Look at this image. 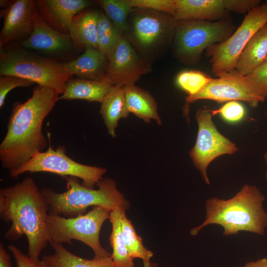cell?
Segmentation results:
<instances>
[{"mask_svg":"<svg viewBox=\"0 0 267 267\" xmlns=\"http://www.w3.org/2000/svg\"><path fill=\"white\" fill-rule=\"evenodd\" d=\"M100 11L83 10L73 18L69 34L77 48H97V28Z\"/></svg>","mask_w":267,"mask_h":267,"instance_id":"21","label":"cell"},{"mask_svg":"<svg viewBox=\"0 0 267 267\" xmlns=\"http://www.w3.org/2000/svg\"><path fill=\"white\" fill-rule=\"evenodd\" d=\"M264 158L265 163L267 164V151L264 154ZM265 176L266 178H267V170L266 172Z\"/></svg>","mask_w":267,"mask_h":267,"instance_id":"40","label":"cell"},{"mask_svg":"<svg viewBox=\"0 0 267 267\" xmlns=\"http://www.w3.org/2000/svg\"><path fill=\"white\" fill-rule=\"evenodd\" d=\"M266 24L267 0L247 13L240 25L225 41L207 49L216 76L235 70L239 57L249 41Z\"/></svg>","mask_w":267,"mask_h":267,"instance_id":"9","label":"cell"},{"mask_svg":"<svg viewBox=\"0 0 267 267\" xmlns=\"http://www.w3.org/2000/svg\"><path fill=\"white\" fill-rule=\"evenodd\" d=\"M39 14L50 27L69 34L73 18L91 4L87 0H38Z\"/></svg>","mask_w":267,"mask_h":267,"instance_id":"16","label":"cell"},{"mask_svg":"<svg viewBox=\"0 0 267 267\" xmlns=\"http://www.w3.org/2000/svg\"><path fill=\"white\" fill-rule=\"evenodd\" d=\"M110 212L95 206L88 213L72 218L49 213L46 221L48 242L67 243L72 245V240H77L92 249L94 258L110 257L111 254L100 243L99 233L103 223L109 219Z\"/></svg>","mask_w":267,"mask_h":267,"instance_id":"6","label":"cell"},{"mask_svg":"<svg viewBox=\"0 0 267 267\" xmlns=\"http://www.w3.org/2000/svg\"><path fill=\"white\" fill-rule=\"evenodd\" d=\"M59 94L53 89L38 85L27 100L13 103L7 131L0 144L1 165L9 174L48 145V138L42 131L43 124L59 100Z\"/></svg>","mask_w":267,"mask_h":267,"instance_id":"1","label":"cell"},{"mask_svg":"<svg viewBox=\"0 0 267 267\" xmlns=\"http://www.w3.org/2000/svg\"><path fill=\"white\" fill-rule=\"evenodd\" d=\"M49 243L54 253L44 256L41 261L48 267H116L111 256L88 260L72 254L62 244Z\"/></svg>","mask_w":267,"mask_h":267,"instance_id":"24","label":"cell"},{"mask_svg":"<svg viewBox=\"0 0 267 267\" xmlns=\"http://www.w3.org/2000/svg\"><path fill=\"white\" fill-rule=\"evenodd\" d=\"M8 250L11 253L16 263V267H41L40 261L36 262L28 255L23 253L16 246L10 244Z\"/></svg>","mask_w":267,"mask_h":267,"instance_id":"35","label":"cell"},{"mask_svg":"<svg viewBox=\"0 0 267 267\" xmlns=\"http://www.w3.org/2000/svg\"><path fill=\"white\" fill-rule=\"evenodd\" d=\"M234 29L233 22L228 18L213 22L177 21L175 25L177 53L184 62L196 63L205 49L225 41Z\"/></svg>","mask_w":267,"mask_h":267,"instance_id":"7","label":"cell"},{"mask_svg":"<svg viewBox=\"0 0 267 267\" xmlns=\"http://www.w3.org/2000/svg\"><path fill=\"white\" fill-rule=\"evenodd\" d=\"M211 109H199L195 119L198 130L196 142L189 152L192 161L199 171L205 182L210 185L207 169L216 158L225 154L235 153L236 144L222 135L217 129Z\"/></svg>","mask_w":267,"mask_h":267,"instance_id":"10","label":"cell"},{"mask_svg":"<svg viewBox=\"0 0 267 267\" xmlns=\"http://www.w3.org/2000/svg\"><path fill=\"white\" fill-rule=\"evenodd\" d=\"M265 196L255 185H243L228 199L213 197L205 203L204 222L191 229L196 235L203 228L210 224L222 227L223 234L229 236L241 231L264 235L267 227V212L263 207Z\"/></svg>","mask_w":267,"mask_h":267,"instance_id":"3","label":"cell"},{"mask_svg":"<svg viewBox=\"0 0 267 267\" xmlns=\"http://www.w3.org/2000/svg\"><path fill=\"white\" fill-rule=\"evenodd\" d=\"M212 79V77L200 71L189 70L179 73L176 81L182 90L189 96H191L198 93Z\"/></svg>","mask_w":267,"mask_h":267,"instance_id":"29","label":"cell"},{"mask_svg":"<svg viewBox=\"0 0 267 267\" xmlns=\"http://www.w3.org/2000/svg\"><path fill=\"white\" fill-rule=\"evenodd\" d=\"M97 2L123 35L128 29L127 18L133 8L130 0H100Z\"/></svg>","mask_w":267,"mask_h":267,"instance_id":"27","label":"cell"},{"mask_svg":"<svg viewBox=\"0 0 267 267\" xmlns=\"http://www.w3.org/2000/svg\"><path fill=\"white\" fill-rule=\"evenodd\" d=\"M143 262V267H157V265L156 264L152 263L149 262Z\"/></svg>","mask_w":267,"mask_h":267,"instance_id":"38","label":"cell"},{"mask_svg":"<svg viewBox=\"0 0 267 267\" xmlns=\"http://www.w3.org/2000/svg\"><path fill=\"white\" fill-rule=\"evenodd\" d=\"M113 86L107 79L93 81L71 78L66 82L64 91L59 100L83 99L101 103Z\"/></svg>","mask_w":267,"mask_h":267,"instance_id":"19","label":"cell"},{"mask_svg":"<svg viewBox=\"0 0 267 267\" xmlns=\"http://www.w3.org/2000/svg\"><path fill=\"white\" fill-rule=\"evenodd\" d=\"M40 265H41V267H48L45 264H44L41 261H40Z\"/></svg>","mask_w":267,"mask_h":267,"instance_id":"41","label":"cell"},{"mask_svg":"<svg viewBox=\"0 0 267 267\" xmlns=\"http://www.w3.org/2000/svg\"><path fill=\"white\" fill-rule=\"evenodd\" d=\"M265 62H267V57L266 58V61Z\"/></svg>","mask_w":267,"mask_h":267,"instance_id":"42","label":"cell"},{"mask_svg":"<svg viewBox=\"0 0 267 267\" xmlns=\"http://www.w3.org/2000/svg\"><path fill=\"white\" fill-rule=\"evenodd\" d=\"M106 79L113 86L134 85L149 71V65L137 54L130 43L123 36L107 56Z\"/></svg>","mask_w":267,"mask_h":267,"instance_id":"12","label":"cell"},{"mask_svg":"<svg viewBox=\"0 0 267 267\" xmlns=\"http://www.w3.org/2000/svg\"><path fill=\"white\" fill-rule=\"evenodd\" d=\"M125 100L129 113L149 123L151 119L162 125L157 103L154 97L147 91L134 85L124 87Z\"/></svg>","mask_w":267,"mask_h":267,"instance_id":"22","label":"cell"},{"mask_svg":"<svg viewBox=\"0 0 267 267\" xmlns=\"http://www.w3.org/2000/svg\"><path fill=\"white\" fill-rule=\"evenodd\" d=\"M38 13L36 0H10L0 10L4 21L0 33V46L26 40L33 31Z\"/></svg>","mask_w":267,"mask_h":267,"instance_id":"13","label":"cell"},{"mask_svg":"<svg viewBox=\"0 0 267 267\" xmlns=\"http://www.w3.org/2000/svg\"><path fill=\"white\" fill-rule=\"evenodd\" d=\"M242 267H267V258L249 261Z\"/></svg>","mask_w":267,"mask_h":267,"instance_id":"37","label":"cell"},{"mask_svg":"<svg viewBox=\"0 0 267 267\" xmlns=\"http://www.w3.org/2000/svg\"><path fill=\"white\" fill-rule=\"evenodd\" d=\"M124 211L117 209L110 213L109 219L112 224V232L109 240L113 251L111 258L116 267H134V259L128 252L121 228Z\"/></svg>","mask_w":267,"mask_h":267,"instance_id":"25","label":"cell"},{"mask_svg":"<svg viewBox=\"0 0 267 267\" xmlns=\"http://www.w3.org/2000/svg\"><path fill=\"white\" fill-rule=\"evenodd\" d=\"M122 213L121 228L124 239L128 252L133 258L141 259L143 261L149 262L153 253L147 249L142 244L141 238L137 235L131 221Z\"/></svg>","mask_w":267,"mask_h":267,"instance_id":"26","label":"cell"},{"mask_svg":"<svg viewBox=\"0 0 267 267\" xmlns=\"http://www.w3.org/2000/svg\"><path fill=\"white\" fill-rule=\"evenodd\" d=\"M122 36L111 21L101 10L97 28L98 49L107 56Z\"/></svg>","mask_w":267,"mask_h":267,"instance_id":"28","label":"cell"},{"mask_svg":"<svg viewBox=\"0 0 267 267\" xmlns=\"http://www.w3.org/2000/svg\"><path fill=\"white\" fill-rule=\"evenodd\" d=\"M10 0H0V6L2 8L6 7L9 4Z\"/></svg>","mask_w":267,"mask_h":267,"instance_id":"39","label":"cell"},{"mask_svg":"<svg viewBox=\"0 0 267 267\" xmlns=\"http://www.w3.org/2000/svg\"><path fill=\"white\" fill-rule=\"evenodd\" d=\"M67 190L59 193L48 187L41 189L49 207V213L68 218L86 213L90 206H99L110 211L117 209L128 210L129 202L117 187L116 182L110 178L101 179L97 189L85 186L79 178L65 177Z\"/></svg>","mask_w":267,"mask_h":267,"instance_id":"4","label":"cell"},{"mask_svg":"<svg viewBox=\"0 0 267 267\" xmlns=\"http://www.w3.org/2000/svg\"><path fill=\"white\" fill-rule=\"evenodd\" d=\"M226 9L236 13H247L262 4L260 0H224Z\"/></svg>","mask_w":267,"mask_h":267,"instance_id":"33","label":"cell"},{"mask_svg":"<svg viewBox=\"0 0 267 267\" xmlns=\"http://www.w3.org/2000/svg\"><path fill=\"white\" fill-rule=\"evenodd\" d=\"M107 56L98 49L87 47L77 58L63 62L64 68L79 78L93 81L106 80Z\"/></svg>","mask_w":267,"mask_h":267,"instance_id":"18","label":"cell"},{"mask_svg":"<svg viewBox=\"0 0 267 267\" xmlns=\"http://www.w3.org/2000/svg\"><path fill=\"white\" fill-rule=\"evenodd\" d=\"M246 76L267 97V62Z\"/></svg>","mask_w":267,"mask_h":267,"instance_id":"34","label":"cell"},{"mask_svg":"<svg viewBox=\"0 0 267 267\" xmlns=\"http://www.w3.org/2000/svg\"><path fill=\"white\" fill-rule=\"evenodd\" d=\"M49 207L35 180L30 177L0 189V218L11 222L4 237L16 241L25 235L28 255L36 262L48 242L46 218Z\"/></svg>","mask_w":267,"mask_h":267,"instance_id":"2","label":"cell"},{"mask_svg":"<svg viewBox=\"0 0 267 267\" xmlns=\"http://www.w3.org/2000/svg\"><path fill=\"white\" fill-rule=\"evenodd\" d=\"M132 22V33L138 47L153 48L160 44L175 29L172 15L149 9H140Z\"/></svg>","mask_w":267,"mask_h":267,"instance_id":"14","label":"cell"},{"mask_svg":"<svg viewBox=\"0 0 267 267\" xmlns=\"http://www.w3.org/2000/svg\"><path fill=\"white\" fill-rule=\"evenodd\" d=\"M212 115L220 114L221 117L228 123H236L242 120L246 115L244 106L237 101L227 102L221 107L211 110Z\"/></svg>","mask_w":267,"mask_h":267,"instance_id":"31","label":"cell"},{"mask_svg":"<svg viewBox=\"0 0 267 267\" xmlns=\"http://www.w3.org/2000/svg\"><path fill=\"white\" fill-rule=\"evenodd\" d=\"M267 57V24L249 41L237 60L235 70L246 76L263 64Z\"/></svg>","mask_w":267,"mask_h":267,"instance_id":"20","label":"cell"},{"mask_svg":"<svg viewBox=\"0 0 267 267\" xmlns=\"http://www.w3.org/2000/svg\"><path fill=\"white\" fill-rule=\"evenodd\" d=\"M133 8L149 9L173 16L176 11V0H130Z\"/></svg>","mask_w":267,"mask_h":267,"instance_id":"30","label":"cell"},{"mask_svg":"<svg viewBox=\"0 0 267 267\" xmlns=\"http://www.w3.org/2000/svg\"><path fill=\"white\" fill-rule=\"evenodd\" d=\"M99 112L108 134L115 137V130L119 121L127 118L130 114L126 102L124 87H112L101 102Z\"/></svg>","mask_w":267,"mask_h":267,"instance_id":"23","label":"cell"},{"mask_svg":"<svg viewBox=\"0 0 267 267\" xmlns=\"http://www.w3.org/2000/svg\"><path fill=\"white\" fill-rule=\"evenodd\" d=\"M224 0H176V21L220 20L228 18Z\"/></svg>","mask_w":267,"mask_h":267,"instance_id":"17","label":"cell"},{"mask_svg":"<svg viewBox=\"0 0 267 267\" xmlns=\"http://www.w3.org/2000/svg\"><path fill=\"white\" fill-rule=\"evenodd\" d=\"M267 97L246 76L235 70L217 78H213L198 93L186 98L185 106L200 99H209L218 103L243 101L252 107L264 102Z\"/></svg>","mask_w":267,"mask_h":267,"instance_id":"11","label":"cell"},{"mask_svg":"<svg viewBox=\"0 0 267 267\" xmlns=\"http://www.w3.org/2000/svg\"><path fill=\"white\" fill-rule=\"evenodd\" d=\"M0 46V76L19 77L63 93L65 84L73 75L63 62L38 54L18 44Z\"/></svg>","mask_w":267,"mask_h":267,"instance_id":"5","label":"cell"},{"mask_svg":"<svg viewBox=\"0 0 267 267\" xmlns=\"http://www.w3.org/2000/svg\"><path fill=\"white\" fill-rule=\"evenodd\" d=\"M19 44L29 50L57 57L67 55L77 49L69 34L62 33L50 27L39 13L31 35Z\"/></svg>","mask_w":267,"mask_h":267,"instance_id":"15","label":"cell"},{"mask_svg":"<svg viewBox=\"0 0 267 267\" xmlns=\"http://www.w3.org/2000/svg\"><path fill=\"white\" fill-rule=\"evenodd\" d=\"M48 147L46 151L35 154L27 162L15 171L9 174V177L18 178L27 172H46L62 176L76 177L82 180V184L90 188L103 178L106 173L105 168L79 163L66 154V148L59 145L53 149L51 145L50 134L47 133Z\"/></svg>","mask_w":267,"mask_h":267,"instance_id":"8","label":"cell"},{"mask_svg":"<svg viewBox=\"0 0 267 267\" xmlns=\"http://www.w3.org/2000/svg\"><path fill=\"white\" fill-rule=\"evenodd\" d=\"M34 83L26 79L12 75L0 76V107L3 105L7 94L17 87H28Z\"/></svg>","mask_w":267,"mask_h":267,"instance_id":"32","label":"cell"},{"mask_svg":"<svg viewBox=\"0 0 267 267\" xmlns=\"http://www.w3.org/2000/svg\"><path fill=\"white\" fill-rule=\"evenodd\" d=\"M0 267H12L11 256L1 242L0 243Z\"/></svg>","mask_w":267,"mask_h":267,"instance_id":"36","label":"cell"}]
</instances>
